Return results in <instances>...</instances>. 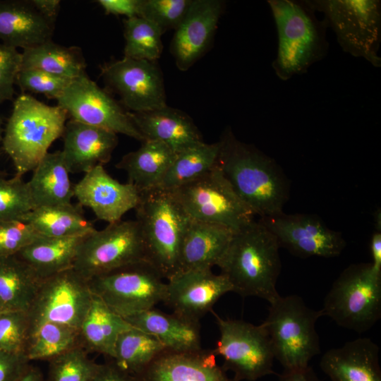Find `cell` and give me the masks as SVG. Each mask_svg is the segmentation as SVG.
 I'll use <instances>...</instances> for the list:
<instances>
[{
	"label": "cell",
	"mask_w": 381,
	"mask_h": 381,
	"mask_svg": "<svg viewBox=\"0 0 381 381\" xmlns=\"http://www.w3.org/2000/svg\"><path fill=\"white\" fill-rule=\"evenodd\" d=\"M162 31L152 22L142 17L124 20V56L156 61L163 50Z\"/></svg>",
	"instance_id": "37"
},
{
	"label": "cell",
	"mask_w": 381,
	"mask_h": 381,
	"mask_svg": "<svg viewBox=\"0 0 381 381\" xmlns=\"http://www.w3.org/2000/svg\"><path fill=\"white\" fill-rule=\"evenodd\" d=\"M99 366L77 346L49 361L46 381H90Z\"/></svg>",
	"instance_id": "38"
},
{
	"label": "cell",
	"mask_w": 381,
	"mask_h": 381,
	"mask_svg": "<svg viewBox=\"0 0 381 381\" xmlns=\"http://www.w3.org/2000/svg\"><path fill=\"white\" fill-rule=\"evenodd\" d=\"M1 176H3V173L0 171V177Z\"/></svg>",
	"instance_id": "54"
},
{
	"label": "cell",
	"mask_w": 381,
	"mask_h": 381,
	"mask_svg": "<svg viewBox=\"0 0 381 381\" xmlns=\"http://www.w3.org/2000/svg\"><path fill=\"white\" fill-rule=\"evenodd\" d=\"M211 313L219 331L212 351L223 359L222 368L233 373L234 381H255L274 373V356L268 334L262 324L224 319Z\"/></svg>",
	"instance_id": "11"
},
{
	"label": "cell",
	"mask_w": 381,
	"mask_h": 381,
	"mask_svg": "<svg viewBox=\"0 0 381 381\" xmlns=\"http://www.w3.org/2000/svg\"><path fill=\"white\" fill-rule=\"evenodd\" d=\"M107 14L123 15L127 18L139 17L141 0H99Z\"/></svg>",
	"instance_id": "46"
},
{
	"label": "cell",
	"mask_w": 381,
	"mask_h": 381,
	"mask_svg": "<svg viewBox=\"0 0 381 381\" xmlns=\"http://www.w3.org/2000/svg\"><path fill=\"white\" fill-rule=\"evenodd\" d=\"M279 245L260 222L253 221L234 232L217 265L235 292L257 296L270 303L279 297L277 282L282 269Z\"/></svg>",
	"instance_id": "2"
},
{
	"label": "cell",
	"mask_w": 381,
	"mask_h": 381,
	"mask_svg": "<svg viewBox=\"0 0 381 381\" xmlns=\"http://www.w3.org/2000/svg\"><path fill=\"white\" fill-rule=\"evenodd\" d=\"M73 79L54 75L41 70L20 68L16 84L23 92L40 94L57 99Z\"/></svg>",
	"instance_id": "42"
},
{
	"label": "cell",
	"mask_w": 381,
	"mask_h": 381,
	"mask_svg": "<svg viewBox=\"0 0 381 381\" xmlns=\"http://www.w3.org/2000/svg\"><path fill=\"white\" fill-rule=\"evenodd\" d=\"M132 121L145 140L161 141L176 154L203 142L192 119L167 105L148 111L131 112Z\"/></svg>",
	"instance_id": "23"
},
{
	"label": "cell",
	"mask_w": 381,
	"mask_h": 381,
	"mask_svg": "<svg viewBox=\"0 0 381 381\" xmlns=\"http://www.w3.org/2000/svg\"><path fill=\"white\" fill-rule=\"evenodd\" d=\"M21 55V68L38 69L70 79L86 74L85 59L76 47L62 46L49 40L23 49Z\"/></svg>",
	"instance_id": "33"
},
{
	"label": "cell",
	"mask_w": 381,
	"mask_h": 381,
	"mask_svg": "<svg viewBox=\"0 0 381 381\" xmlns=\"http://www.w3.org/2000/svg\"><path fill=\"white\" fill-rule=\"evenodd\" d=\"M322 310L309 308L298 295L279 296L270 303L269 313L262 323L272 347L274 358L284 370L306 368L320 353L315 329Z\"/></svg>",
	"instance_id": "6"
},
{
	"label": "cell",
	"mask_w": 381,
	"mask_h": 381,
	"mask_svg": "<svg viewBox=\"0 0 381 381\" xmlns=\"http://www.w3.org/2000/svg\"><path fill=\"white\" fill-rule=\"evenodd\" d=\"M68 118L59 106H49L29 94L15 99L1 144L16 176L23 177L34 170L52 144L62 137Z\"/></svg>",
	"instance_id": "4"
},
{
	"label": "cell",
	"mask_w": 381,
	"mask_h": 381,
	"mask_svg": "<svg viewBox=\"0 0 381 381\" xmlns=\"http://www.w3.org/2000/svg\"><path fill=\"white\" fill-rule=\"evenodd\" d=\"M219 150V142L203 141L177 153L158 188L171 190L207 173L217 164Z\"/></svg>",
	"instance_id": "34"
},
{
	"label": "cell",
	"mask_w": 381,
	"mask_h": 381,
	"mask_svg": "<svg viewBox=\"0 0 381 381\" xmlns=\"http://www.w3.org/2000/svg\"><path fill=\"white\" fill-rule=\"evenodd\" d=\"M147 260L114 269L87 280L92 294L125 318L163 302L167 282Z\"/></svg>",
	"instance_id": "10"
},
{
	"label": "cell",
	"mask_w": 381,
	"mask_h": 381,
	"mask_svg": "<svg viewBox=\"0 0 381 381\" xmlns=\"http://www.w3.org/2000/svg\"><path fill=\"white\" fill-rule=\"evenodd\" d=\"M32 172L27 183L35 208L72 204L74 185L61 150L48 152Z\"/></svg>",
	"instance_id": "28"
},
{
	"label": "cell",
	"mask_w": 381,
	"mask_h": 381,
	"mask_svg": "<svg viewBox=\"0 0 381 381\" xmlns=\"http://www.w3.org/2000/svg\"><path fill=\"white\" fill-rule=\"evenodd\" d=\"M133 327L157 338L166 349L193 351L202 349L199 322L155 308L123 318Z\"/></svg>",
	"instance_id": "26"
},
{
	"label": "cell",
	"mask_w": 381,
	"mask_h": 381,
	"mask_svg": "<svg viewBox=\"0 0 381 381\" xmlns=\"http://www.w3.org/2000/svg\"><path fill=\"white\" fill-rule=\"evenodd\" d=\"M42 280L16 255L0 257V301L6 310L28 313Z\"/></svg>",
	"instance_id": "31"
},
{
	"label": "cell",
	"mask_w": 381,
	"mask_h": 381,
	"mask_svg": "<svg viewBox=\"0 0 381 381\" xmlns=\"http://www.w3.org/2000/svg\"><path fill=\"white\" fill-rule=\"evenodd\" d=\"M4 311H6L4 307V306L2 305L1 302L0 301V313L4 312Z\"/></svg>",
	"instance_id": "53"
},
{
	"label": "cell",
	"mask_w": 381,
	"mask_h": 381,
	"mask_svg": "<svg viewBox=\"0 0 381 381\" xmlns=\"http://www.w3.org/2000/svg\"><path fill=\"white\" fill-rule=\"evenodd\" d=\"M92 296L87 280L73 267L43 279L28 312L30 322H51L79 330Z\"/></svg>",
	"instance_id": "14"
},
{
	"label": "cell",
	"mask_w": 381,
	"mask_h": 381,
	"mask_svg": "<svg viewBox=\"0 0 381 381\" xmlns=\"http://www.w3.org/2000/svg\"><path fill=\"white\" fill-rule=\"evenodd\" d=\"M146 259L136 220H121L87 235L81 242L73 268L88 280L114 269Z\"/></svg>",
	"instance_id": "12"
},
{
	"label": "cell",
	"mask_w": 381,
	"mask_h": 381,
	"mask_svg": "<svg viewBox=\"0 0 381 381\" xmlns=\"http://www.w3.org/2000/svg\"><path fill=\"white\" fill-rule=\"evenodd\" d=\"M85 236H40L15 255L43 279L73 267L80 245Z\"/></svg>",
	"instance_id": "29"
},
{
	"label": "cell",
	"mask_w": 381,
	"mask_h": 381,
	"mask_svg": "<svg viewBox=\"0 0 381 381\" xmlns=\"http://www.w3.org/2000/svg\"><path fill=\"white\" fill-rule=\"evenodd\" d=\"M176 155L161 141L145 140L138 150L126 154L116 167L126 173L128 183L142 193L159 187Z\"/></svg>",
	"instance_id": "27"
},
{
	"label": "cell",
	"mask_w": 381,
	"mask_h": 381,
	"mask_svg": "<svg viewBox=\"0 0 381 381\" xmlns=\"http://www.w3.org/2000/svg\"><path fill=\"white\" fill-rule=\"evenodd\" d=\"M101 75L129 111H148L167 105L163 76L156 61L123 56L104 65Z\"/></svg>",
	"instance_id": "15"
},
{
	"label": "cell",
	"mask_w": 381,
	"mask_h": 381,
	"mask_svg": "<svg viewBox=\"0 0 381 381\" xmlns=\"http://www.w3.org/2000/svg\"><path fill=\"white\" fill-rule=\"evenodd\" d=\"M224 8V2L220 0H192L171 43V52L180 71H187L206 51Z\"/></svg>",
	"instance_id": "19"
},
{
	"label": "cell",
	"mask_w": 381,
	"mask_h": 381,
	"mask_svg": "<svg viewBox=\"0 0 381 381\" xmlns=\"http://www.w3.org/2000/svg\"><path fill=\"white\" fill-rule=\"evenodd\" d=\"M169 191L191 219L223 225L234 232L255 220L254 213L217 164L196 179Z\"/></svg>",
	"instance_id": "9"
},
{
	"label": "cell",
	"mask_w": 381,
	"mask_h": 381,
	"mask_svg": "<svg viewBox=\"0 0 381 381\" xmlns=\"http://www.w3.org/2000/svg\"><path fill=\"white\" fill-rule=\"evenodd\" d=\"M30 2L40 15L49 22L54 24L60 10V1L30 0Z\"/></svg>",
	"instance_id": "48"
},
{
	"label": "cell",
	"mask_w": 381,
	"mask_h": 381,
	"mask_svg": "<svg viewBox=\"0 0 381 381\" xmlns=\"http://www.w3.org/2000/svg\"><path fill=\"white\" fill-rule=\"evenodd\" d=\"M132 327L123 318L93 295L89 310L78 330L80 344L87 351L97 352L113 358L119 334Z\"/></svg>",
	"instance_id": "30"
},
{
	"label": "cell",
	"mask_w": 381,
	"mask_h": 381,
	"mask_svg": "<svg viewBox=\"0 0 381 381\" xmlns=\"http://www.w3.org/2000/svg\"><path fill=\"white\" fill-rule=\"evenodd\" d=\"M90 381H136L133 375L119 368L114 362L100 364Z\"/></svg>",
	"instance_id": "47"
},
{
	"label": "cell",
	"mask_w": 381,
	"mask_h": 381,
	"mask_svg": "<svg viewBox=\"0 0 381 381\" xmlns=\"http://www.w3.org/2000/svg\"><path fill=\"white\" fill-rule=\"evenodd\" d=\"M24 354L0 351V381H18L29 368Z\"/></svg>",
	"instance_id": "45"
},
{
	"label": "cell",
	"mask_w": 381,
	"mask_h": 381,
	"mask_svg": "<svg viewBox=\"0 0 381 381\" xmlns=\"http://www.w3.org/2000/svg\"><path fill=\"white\" fill-rule=\"evenodd\" d=\"M260 220L276 237L280 248L300 258H334L346 246L342 234L327 227L316 214L283 212Z\"/></svg>",
	"instance_id": "16"
},
{
	"label": "cell",
	"mask_w": 381,
	"mask_h": 381,
	"mask_svg": "<svg viewBox=\"0 0 381 381\" xmlns=\"http://www.w3.org/2000/svg\"><path fill=\"white\" fill-rule=\"evenodd\" d=\"M34 208L28 183L23 177H0V222L20 219Z\"/></svg>",
	"instance_id": "39"
},
{
	"label": "cell",
	"mask_w": 381,
	"mask_h": 381,
	"mask_svg": "<svg viewBox=\"0 0 381 381\" xmlns=\"http://www.w3.org/2000/svg\"><path fill=\"white\" fill-rule=\"evenodd\" d=\"M218 142L217 165L254 214L265 218L283 213L289 183L277 162L237 139L229 128Z\"/></svg>",
	"instance_id": "1"
},
{
	"label": "cell",
	"mask_w": 381,
	"mask_h": 381,
	"mask_svg": "<svg viewBox=\"0 0 381 381\" xmlns=\"http://www.w3.org/2000/svg\"><path fill=\"white\" fill-rule=\"evenodd\" d=\"M233 288L222 274L211 269H193L179 272L167 280L163 303L173 313L188 320L199 322L217 301Z\"/></svg>",
	"instance_id": "17"
},
{
	"label": "cell",
	"mask_w": 381,
	"mask_h": 381,
	"mask_svg": "<svg viewBox=\"0 0 381 381\" xmlns=\"http://www.w3.org/2000/svg\"><path fill=\"white\" fill-rule=\"evenodd\" d=\"M192 0H141L139 17L155 24L162 33L174 29L185 17Z\"/></svg>",
	"instance_id": "40"
},
{
	"label": "cell",
	"mask_w": 381,
	"mask_h": 381,
	"mask_svg": "<svg viewBox=\"0 0 381 381\" xmlns=\"http://www.w3.org/2000/svg\"><path fill=\"white\" fill-rule=\"evenodd\" d=\"M379 353L371 339L358 338L325 351L320 367L331 381H381Z\"/></svg>",
	"instance_id": "22"
},
{
	"label": "cell",
	"mask_w": 381,
	"mask_h": 381,
	"mask_svg": "<svg viewBox=\"0 0 381 381\" xmlns=\"http://www.w3.org/2000/svg\"><path fill=\"white\" fill-rule=\"evenodd\" d=\"M30 325L27 312L6 310L1 313L0 351L25 355Z\"/></svg>",
	"instance_id": "41"
},
{
	"label": "cell",
	"mask_w": 381,
	"mask_h": 381,
	"mask_svg": "<svg viewBox=\"0 0 381 381\" xmlns=\"http://www.w3.org/2000/svg\"><path fill=\"white\" fill-rule=\"evenodd\" d=\"M62 155L69 173H83L111 158L118 145L117 134L72 119L66 121L63 133Z\"/></svg>",
	"instance_id": "21"
},
{
	"label": "cell",
	"mask_w": 381,
	"mask_h": 381,
	"mask_svg": "<svg viewBox=\"0 0 381 381\" xmlns=\"http://www.w3.org/2000/svg\"><path fill=\"white\" fill-rule=\"evenodd\" d=\"M278 47L272 67L286 81L303 74L327 54L329 42L324 19H318L308 0H269Z\"/></svg>",
	"instance_id": "3"
},
{
	"label": "cell",
	"mask_w": 381,
	"mask_h": 381,
	"mask_svg": "<svg viewBox=\"0 0 381 381\" xmlns=\"http://www.w3.org/2000/svg\"><path fill=\"white\" fill-rule=\"evenodd\" d=\"M324 15L341 49L381 66V1L378 0H308Z\"/></svg>",
	"instance_id": "8"
},
{
	"label": "cell",
	"mask_w": 381,
	"mask_h": 381,
	"mask_svg": "<svg viewBox=\"0 0 381 381\" xmlns=\"http://www.w3.org/2000/svg\"><path fill=\"white\" fill-rule=\"evenodd\" d=\"M40 236L21 219L0 222V257L15 255Z\"/></svg>",
	"instance_id": "43"
},
{
	"label": "cell",
	"mask_w": 381,
	"mask_h": 381,
	"mask_svg": "<svg viewBox=\"0 0 381 381\" xmlns=\"http://www.w3.org/2000/svg\"><path fill=\"white\" fill-rule=\"evenodd\" d=\"M136 381H234L216 361L212 349H165L133 375Z\"/></svg>",
	"instance_id": "20"
},
{
	"label": "cell",
	"mask_w": 381,
	"mask_h": 381,
	"mask_svg": "<svg viewBox=\"0 0 381 381\" xmlns=\"http://www.w3.org/2000/svg\"><path fill=\"white\" fill-rule=\"evenodd\" d=\"M56 101L70 119L145 140L128 111L87 74L72 80Z\"/></svg>",
	"instance_id": "13"
},
{
	"label": "cell",
	"mask_w": 381,
	"mask_h": 381,
	"mask_svg": "<svg viewBox=\"0 0 381 381\" xmlns=\"http://www.w3.org/2000/svg\"><path fill=\"white\" fill-rule=\"evenodd\" d=\"M234 233L223 225L190 219L181 245L178 272L217 266Z\"/></svg>",
	"instance_id": "25"
},
{
	"label": "cell",
	"mask_w": 381,
	"mask_h": 381,
	"mask_svg": "<svg viewBox=\"0 0 381 381\" xmlns=\"http://www.w3.org/2000/svg\"><path fill=\"white\" fill-rule=\"evenodd\" d=\"M18 381H46V379L38 368L30 365Z\"/></svg>",
	"instance_id": "51"
},
{
	"label": "cell",
	"mask_w": 381,
	"mask_h": 381,
	"mask_svg": "<svg viewBox=\"0 0 381 381\" xmlns=\"http://www.w3.org/2000/svg\"><path fill=\"white\" fill-rule=\"evenodd\" d=\"M4 129L2 127V120L0 116V143H1Z\"/></svg>",
	"instance_id": "52"
},
{
	"label": "cell",
	"mask_w": 381,
	"mask_h": 381,
	"mask_svg": "<svg viewBox=\"0 0 381 381\" xmlns=\"http://www.w3.org/2000/svg\"><path fill=\"white\" fill-rule=\"evenodd\" d=\"M165 349L154 336L132 327L119 334L113 362L123 370L135 375Z\"/></svg>",
	"instance_id": "36"
},
{
	"label": "cell",
	"mask_w": 381,
	"mask_h": 381,
	"mask_svg": "<svg viewBox=\"0 0 381 381\" xmlns=\"http://www.w3.org/2000/svg\"><path fill=\"white\" fill-rule=\"evenodd\" d=\"M53 23L34 8L30 0H0V40L23 49L51 40Z\"/></svg>",
	"instance_id": "24"
},
{
	"label": "cell",
	"mask_w": 381,
	"mask_h": 381,
	"mask_svg": "<svg viewBox=\"0 0 381 381\" xmlns=\"http://www.w3.org/2000/svg\"><path fill=\"white\" fill-rule=\"evenodd\" d=\"M279 381H320L313 369L309 365L306 368L286 370L279 376Z\"/></svg>",
	"instance_id": "49"
},
{
	"label": "cell",
	"mask_w": 381,
	"mask_h": 381,
	"mask_svg": "<svg viewBox=\"0 0 381 381\" xmlns=\"http://www.w3.org/2000/svg\"><path fill=\"white\" fill-rule=\"evenodd\" d=\"M80 346L78 329L51 322L31 323L25 356L30 361H49Z\"/></svg>",
	"instance_id": "35"
},
{
	"label": "cell",
	"mask_w": 381,
	"mask_h": 381,
	"mask_svg": "<svg viewBox=\"0 0 381 381\" xmlns=\"http://www.w3.org/2000/svg\"><path fill=\"white\" fill-rule=\"evenodd\" d=\"M20 219L30 224L40 236L46 237L84 236L96 230L82 210L73 204L35 207Z\"/></svg>",
	"instance_id": "32"
},
{
	"label": "cell",
	"mask_w": 381,
	"mask_h": 381,
	"mask_svg": "<svg viewBox=\"0 0 381 381\" xmlns=\"http://www.w3.org/2000/svg\"><path fill=\"white\" fill-rule=\"evenodd\" d=\"M21 59L18 49L0 43V104L13 97Z\"/></svg>",
	"instance_id": "44"
},
{
	"label": "cell",
	"mask_w": 381,
	"mask_h": 381,
	"mask_svg": "<svg viewBox=\"0 0 381 381\" xmlns=\"http://www.w3.org/2000/svg\"><path fill=\"white\" fill-rule=\"evenodd\" d=\"M147 260L168 280L178 272L181 242L190 221L171 191L140 193L135 209Z\"/></svg>",
	"instance_id": "5"
},
{
	"label": "cell",
	"mask_w": 381,
	"mask_h": 381,
	"mask_svg": "<svg viewBox=\"0 0 381 381\" xmlns=\"http://www.w3.org/2000/svg\"><path fill=\"white\" fill-rule=\"evenodd\" d=\"M321 310L341 327L368 331L381 318V274L371 263L350 265L333 282Z\"/></svg>",
	"instance_id": "7"
},
{
	"label": "cell",
	"mask_w": 381,
	"mask_h": 381,
	"mask_svg": "<svg viewBox=\"0 0 381 381\" xmlns=\"http://www.w3.org/2000/svg\"><path fill=\"white\" fill-rule=\"evenodd\" d=\"M370 249L373 270L381 274V230L377 229L372 235Z\"/></svg>",
	"instance_id": "50"
},
{
	"label": "cell",
	"mask_w": 381,
	"mask_h": 381,
	"mask_svg": "<svg viewBox=\"0 0 381 381\" xmlns=\"http://www.w3.org/2000/svg\"><path fill=\"white\" fill-rule=\"evenodd\" d=\"M74 197L80 206L90 208L98 219L111 224L136 208L140 193L131 183L114 179L104 166L98 165L74 184Z\"/></svg>",
	"instance_id": "18"
}]
</instances>
